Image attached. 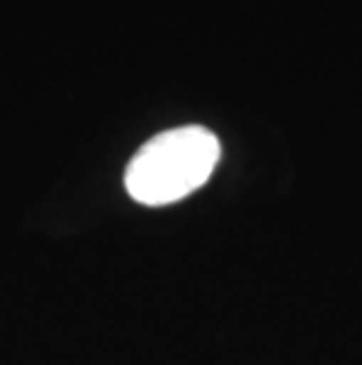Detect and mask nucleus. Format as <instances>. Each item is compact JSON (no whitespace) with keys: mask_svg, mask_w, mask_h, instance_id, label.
I'll use <instances>...</instances> for the list:
<instances>
[{"mask_svg":"<svg viewBox=\"0 0 362 365\" xmlns=\"http://www.w3.org/2000/svg\"><path fill=\"white\" fill-rule=\"evenodd\" d=\"M221 156L214 132L183 125L151 137L125 170V189L137 203L163 207L191 196L212 177Z\"/></svg>","mask_w":362,"mask_h":365,"instance_id":"1","label":"nucleus"}]
</instances>
